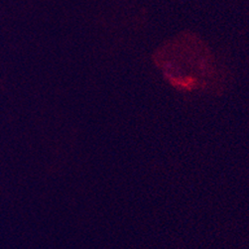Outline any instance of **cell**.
Masks as SVG:
<instances>
[{
  "instance_id": "1",
  "label": "cell",
  "mask_w": 249,
  "mask_h": 249,
  "mask_svg": "<svg viewBox=\"0 0 249 249\" xmlns=\"http://www.w3.org/2000/svg\"><path fill=\"white\" fill-rule=\"evenodd\" d=\"M152 59L165 80L178 90L212 89L219 85V69L212 49L193 31L180 32L164 41Z\"/></svg>"
}]
</instances>
